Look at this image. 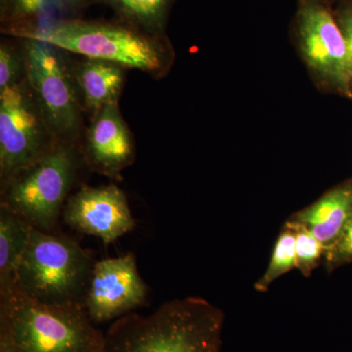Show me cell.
Returning a JSON list of instances; mask_svg holds the SVG:
<instances>
[{
    "mask_svg": "<svg viewBox=\"0 0 352 352\" xmlns=\"http://www.w3.org/2000/svg\"><path fill=\"white\" fill-rule=\"evenodd\" d=\"M328 258L332 263L352 258V219L346 229L331 249L328 250Z\"/></svg>",
    "mask_w": 352,
    "mask_h": 352,
    "instance_id": "ffe728a7",
    "label": "cell"
},
{
    "mask_svg": "<svg viewBox=\"0 0 352 352\" xmlns=\"http://www.w3.org/2000/svg\"><path fill=\"white\" fill-rule=\"evenodd\" d=\"M147 294L135 256L129 252L95 261L85 308L94 323H103L131 314L145 302Z\"/></svg>",
    "mask_w": 352,
    "mask_h": 352,
    "instance_id": "9c48e42d",
    "label": "cell"
},
{
    "mask_svg": "<svg viewBox=\"0 0 352 352\" xmlns=\"http://www.w3.org/2000/svg\"><path fill=\"white\" fill-rule=\"evenodd\" d=\"M25 80V57L23 48L11 43L0 45V90L14 87Z\"/></svg>",
    "mask_w": 352,
    "mask_h": 352,
    "instance_id": "d6986e66",
    "label": "cell"
},
{
    "mask_svg": "<svg viewBox=\"0 0 352 352\" xmlns=\"http://www.w3.org/2000/svg\"><path fill=\"white\" fill-rule=\"evenodd\" d=\"M288 222L296 231V267L308 276L328 249L305 226L293 220Z\"/></svg>",
    "mask_w": 352,
    "mask_h": 352,
    "instance_id": "ac0fdd59",
    "label": "cell"
},
{
    "mask_svg": "<svg viewBox=\"0 0 352 352\" xmlns=\"http://www.w3.org/2000/svg\"><path fill=\"white\" fill-rule=\"evenodd\" d=\"M85 160L95 171L117 177L133 161L131 134L120 115L118 102L94 116L85 138Z\"/></svg>",
    "mask_w": 352,
    "mask_h": 352,
    "instance_id": "8fae6325",
    "label": "cell"
},
{
    "mask_svg": "<svg viewBox=\"0 0 352 352\" xmlns=\"http://www.w3.org/2000/svg\"><path fill=\"white\" fill-rule=\"evenodd\" d=\"M80 168L73 144L57 142L43 157L1 184V205L34 228L50 232L69 198Z\"/></svg>",
    "mask_w": 352,
    "mask_h": 352,
    "instance_id": "5b68a950",
    "label": "cell"
},
{
    "mask_svg": "<svg viewBox=\"0 0 352 352\" xmlns=\"http://www.w3.org/2000/svg\"><path fill=\"white\" fill-rule=\"evenodd\" d=\"M104 342L85 307L45 305L15 286L0 291V352H103Z\"/></svg>",
    "mask_w": 352,
    "mask_h": 352,
    "instance_id": "7a4b0ae2",
    "label": "cell"
},
{
    "mask_svg": "<svg viewBox=\"0 0 352 352\" xmlns=\"http://www.w3.org/2000/svg\"><path fill=\"white\" fill-rule=\"evenodd\" d=\"M57 142L25 80L0 90V180L46 154Z\"/></svg>",
    "mask_w": 352,
    "mask_h": 352,
    "instance_id": "ba28073f",
    "label": "cell"
},
{
    "mask_svg": "<svg viewBox=\"0 0 352 352\" xmlns=\"http://www.w3.org/2000/svg\"><path fill=\"white\" fill-rule=\"evenodd\" d=\"M351 219L352 182H349L331 189L291 220L305 226L329 250Z\"/></svg>",
    "mask_w": 352,
    "mask_h": 352,
    "instance_id": "7c38bea8",
    "label": "cell"
},
{
    "mask_svg": "<svg viewBox=\"0 0 352 352\" xmlns=\"http://www.w3.org/2000/svg\"><path fill=\"white\" fill-rule=\"evenodd\" d=\"M53 8L52 0H0V19L10 36L34 31Z\"/></svg>",
    "mask_w": 352,
    "mask_h": 352,
    "instance_id": "2e32d148",
    "label": "cell"
},
{
    "mask_svg": "<svg viewBox=\"0 0 352 352\" xmlns=\"http://www.w3.org/2000/svg\"><path fill=\"white\" fill-rule=\"evenodd\" d=\"M65 223L109 245L135 227L126 194L116 185L85 187L69 197L63 210Z\"/></svg>",
    "mask_w": 352,
    "mask_h": 352,
    "instance_id": "30bf717a",
    "label": "cell"
},
{
    "mask_svg": "<svg viewBox=\"0 0 352 352\" xmlns=\"http://www.w3.org/2000/svg\"><path fill=\"white\" fill-rule=\"evenodd\" d=\"M22 39L28 87L54 138L72 143L82 124L74 74L59 50L36 39Z\"/></svg>",
    "mask_w": 352,
    "mask_h": 352,
    "instance_id": "52a82bcc",
    "label": "cell"
},
{
    "mask_svg": "<svg viewBox=\"0 0 352 352\" xmlns=\"http://www.w3.org/2000/svg\"><path fill=\"white\" fill-rule=\"evenodd\" d=\"M94 263L75 241L32 227L15 287L45 305L85 307Z\"/></svg>",
    "mask_w": 352,
    "mask_h": 352,
    "instance_id": "277c9868",
    "label": "cell"
},
{
    "mask_svg": "<svg viewBox=\"0 0 352 352\" xmlns=\"http://www.w3.org/2000/svg\"><path fill=\"white\" fill-rule=\"evenodd\" d=\"M32 226L0 205V291L15 286L16 273L29 245Z\"/></svg>",
    "mask_w": 352,
    "mask_h": 352,
    "instance_id": "5bb4252c",
    "label": "cell"
},
{
    "mask_svg": "<svg viewBox=\"0 0 352 352\" xmlns=\"http://www.w3.org/2000/svg\"><path fill=\"white\" fill-rule=\"evenodd\" d=\"M119 16L120 21L141 31L163 34L175 0H99Z\"/></svg>",
    "mask_w": 352,
    "mask_h": 352,
    "instance_id": "9a60e30c",
    "label": "cell"
},
{
    "mask_svg": "<svg viewBox=\"0 0 352 352\" xmlns=\"http://www.w3.org/2000/svg\"><path fill=\"white\" fill-rule=\"evenodd\" d=\"M318 1L323 2V3L330 6L331 2L335 1V0H318Z\"/></svg>",
    "mask_w": 352,
    "mask_h": 352,
    "instance_id": "603a6c76",
    "label": "cell"
},
{
    "mask_svg": "<svg viewBox=\"0 0 352 352\" xmlns=\"http://www.w3.org/2000/svg\"><path fill=\"white\" fill-rule=\"evenodd\" d=\"M90 0H52L53 7L64 14H75L82 9Z\"/></svg>",
    "mask_w": 352,
    "mask_h": 352,
    "instance_id": "7402d4cb",
    "label": "cell"
},
{
    "mask_svg": "<svg viewBox=\"0 0 352 352\" xmlns=\"http://www.w3.org/2000/svg\"><path fill=\"white\" fill-rule=\"evenodd\" d=\"M291 34L317 89L352 98V57L330 6L298 0Z\"/></svg>",
    "mask_w": 352,
    "mask_h": 352,
    "instance_id": "8992f818",
    "label": "cell"
},
{
    "mask_svg": "<svg viewBox=\"0 0 352 352\" xmlns=\"http://www.w3.org/2000/svg\"><path fill=\"white\" fill-rule=\"evenodd\" d=\"M17 38L36 39L59 50L111 62L124 68L140 69L154 76L166 73L175 57L163 34L141 31L122 21L63 18L44 23L38 29Z\"/></svg>",
    "mask_w": 352,
    "mask_h": 352,
    "instance_id": "3957f363",
    "label": "cell"
},
{
    "mask_svg": "<svg viewBox=\"0 0 352 352\" xmlns=\"http://www.w3.org/2000/svg\"><path fill=\"white\" fill-rule=\"evenodd\" d=\"M333 14L352 57V0L340 6Z\"/></svg>",
    "mask_w": 352,
    "mask_h": 352,
    "instance_id": "44dd1931",
    "label": "cell"
},
{
    "mask_svg": "<svg viewBox=\"0 0 352 352\" xmlns=\"http://www.w3.org/2000/svg\"><path fill=\"white\" fill-rule=\"evenodd\" d=\"M296 241L295 229L287 222L278 237L267 270L256 283V291H267L275 280L296 267Z\"/></svg>",
    "mask_w": 352,
    "mask_h": 352,
    "instance_id": "e0dca14e",
    "label": "cell"
},
{
    "mask_svg": "<svg viewBox=\"0 0 352 352\" xmlns=\"http://www.w3.org/2000/svg\"><path fill=\"white\" fill-rule=\"evenodd\" d=\"M124 67L102 60L88 59L76 65V87L88 111L96 115L102 108L118 102L124 85Z\"/></svg>",
    "mask_w": 352,
    "mask_h": 352,
    "instance_id": "4fadbf2b",
    "label": "cell"
},
{
    "mask_svg": "<svg viewBox=\"0 0 352 352\" xmlns=\"http://www.w3.org/2000/svg\"><path fill=\"white\" fill-rule=\"evenodd\" d=\"M224 320L223 311L204 298L170 300L147 316L117 319L103 352H221Z\"/></svg>",
    "mask_w": 352,
    "mask_h": 352,
    "instance_id": "6da1fadb",
    "label": "cell"
}]
</instances>
